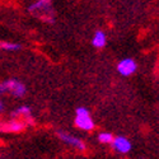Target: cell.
<instances>
[{
  "instance_id": "7",
  "label": "cell",
  "mask_w": 159,
  "mask_h": 159,
  "mask_svg": "<svg viewBox=\"0 0 159 159\" xmlns=\"http://www.w3.org/2000/svg\"><path fill=\"white\" fill-rule=\"evenodd\" d=\"M106 41H107L106 33L103 31H96L93 38H92V45H93L96 48H102V47H104Z\"/></svg>"
},
{
  "instance_id": "6",
  "label": "cell",
  "mask_w": 159,
  "mask_h": 159,
  "mask_svg": "<svg viewBox=\"0 0 159 159\" xmlns=\"http://www.w3.org/2000/svg\"><path fill=\"white\" fill-rule=\"evenodd\" d=\"M51 2L52 0H37L36 3L28 7V10L32 13H37V11H50L51 13Z\"/></svg>"
},
{
  "instance_id": "12",
  "label": "cell",
  "mask_w": 159,
  "mask_h": 159,
  "mask_svg": "<svg viewBox=\"0 0 159 159\" xmlns=\"http://www.w3.org/2000/svg\"><path fill=\"white\" fill-rule=\"evenodd\" d=\"M3 110H4V104L2 101H0V112H3Z\"/></svg>"
},
{
  "instance_id": "10",
  "label": "cell",
  "mask_w": 159,
  "mask_h": 159,
  "mask_svg": "<svg viewBox=\"0 0 159 159\" xmlns=\"http://www.w3.org/2000/svg\"><path fill=\"white\" fill-rule=\"evenodd\" d=\"M98 140L103 144H110V143H112L113 136H112L111 132H102V134L98 135Z\"/></svg>"
},
{
  "instance_id": "11",
  "label": "cell",
  "mask_w": 159,
  "mask_h": 159,
  "mask_svg": "<svg viewBox=\"0 0 159 159\" xmlns=\"http://www.w3.org/2000/svg\"><path fill=\"white\" fill-rule=\"evenodd\" d=\"M17 115H25V116H30L31 115V108L28 106H20L19 108L16 110V112L13 113V116H17Z\"/></svg>"
},
{
  "instance_id": "3",
  "label": "cell",
  "mask_w": 159,
  "mask_h": 159,
  "mask_svg": "<svg viewBox=\"0 0 159 159\" xmlns=\"http://www.w3.org/2000/svg\"><path fill=\"white\" fill-rule=\"evenodd\" d=\"M136 68H138V65H136L135 60L127 57V59H124V60H121L120 62H118L117 71L124 76H130L136 71Z\"/></svg>"
},
{
  "instance_id": "2",
  "label": "cell",
  "mask_w": 159,
  "mask_h": 159,
  "mask_svg": "<svg viewBox=\"0 0 159 159\" xmlns=\"http://www.w3.org/2000/svg\"><path fill=\"white\" fill-rule=\"evenodd\" d=\"M7 83V88H8V92L11 94V96H14L17 98H20L25 94V92H27V89H25V85L17 80V79H8V80H5Z\"/></svg>"
},
{
  "instance_id": "5",
  "label": "cell",
  "mask_w": 159,
  "mask_h": 159,
  "mask_svg": "<svg viewBox=\"0 0 159 159\" xmlns=\"http://www.w3.org/2000/svg\"><path fill=\"white\" fill-rule=\"evenodd\" d=\"M112 147L116 152L121 153V154H126L131 150V143L129 139L124 138V136H118V138H113L112 140Z\"/></svg>"
},
{
  "instance_id": "8",
  "label": "cell",
  "mask_w": 159,
  "mask_h": 159,
  "mask_svg": "<svg viewBox=\"0 0 159 159\" xmlns=\"http://www.w3.org/2000/svg\"><path fill=\"white\" fill-rule=\"evenodd\" d=\"M24 125L19 121H10V122H7L4 130L5 131H11V132H19L20 130H23Z\"/></svg>"
},
{
  "instance_id": "9",
  "label": "cell",
  "mask_w": 159,
  "mask_h": 159,
  "mask_svg": "<svg viewBox=\"0 0 159 159\" xmlns=\"http://www.w3.org/2000/svg\"><path fill=\"white\" fill-rule=\"evenodd\" d=\"M0 47H2L3 50H5V51H19L22 48V45H19V43H10V42H3L2 45H0Z\"/></svg>"
},
{
  "instance_id": "4",
  "label": "cell",
  "mask_w": 159,
  "mask_h": 159,
  "mask_svg": "<svg viewBox=\"0 0 159 159\" xmlns=\"http://www.w3.org/2000/svg\"><path fill=\"white\" fill-rule=\"evenodd\" d=\"M57 135H59V138H60L64 143L71 145L73 148L80 150V152H84V150H85V144H84L80 139H78V138H75V136H73V135L66 134V132H64V131H57Z\"/></svg>"
},
{
  "instance_id": "1",
  "label": "cell",
  "mask_w": 159,
  "mask_h": 159,
  "mask_svg": "<svg viewBox=\"0 0 159 159\" xmlns=\"http://www.w3.org/2000/svg\"><path fill=\"white\" fill-rule=\"evenodd\" d=\"M75 125L84 131H90L94 129L93 118L90 117L89 111L85 107L76 108V117H75Z\"/></svg>"
}]
</instances>
